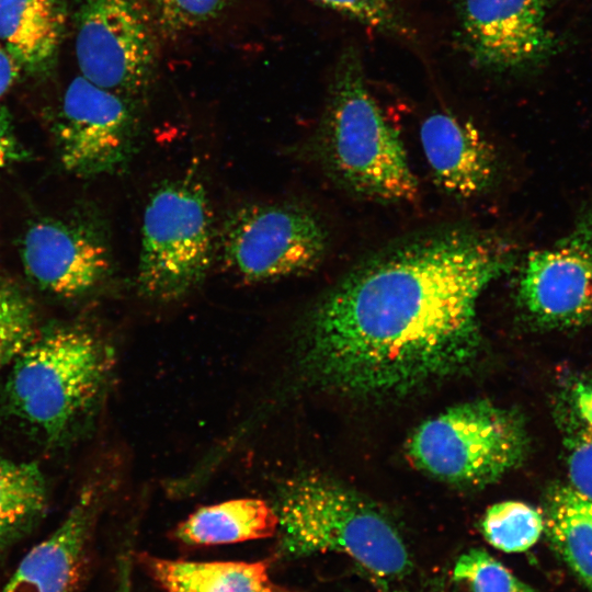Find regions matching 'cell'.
<instances>
[{
	"mask_svg": "<svg viewBox=\"0 0 592 592\" xmlns=\"http://www.w3.org/2000/svg\"><path fill=\"white\" fill-rule=\"evenodd\" d=\"M517 260L508 239L453 229L373 257L320 298L298 365L325 389L396 397L449 377L478 355L477 304Z\"/></svg>",
	"mask_w": 592,
	"mask_h": 592,
	"instance_id": "1",
	"label": "cell"
},
{
	"mask_svg": "<svg viewBox=\"0 0 592 592\" xmlns=\"http://www.w3.org/2000/svg\"><path fill=\"white\" fill-rule=\"evenodd\" d=\"M316 151L326 171L352 193L395 203L419 195L403 145L371 94L354 46L334 67Z\"/></svg>",
	"mask_w": 592,
	"mask_h": 592,
	"instance_id": "2",
	"label": "cell"
},
{
	"mask_svg": "<svg viewBox=\"0 0 592 592\" xmlns=\"http://www.w3.org/2000/svg\"><path fill=\"white\" fill-rule=\"evenodd\" d=\"M272 505L282 556L339 553L382 580L401 579L412 570L395 525L366 499L330 478L291 477L277 489Z\"/></svg>",
	"mask_w": 592,
	"mask_h": 592,
	"instance_id": "3",
	"label": "cell"
},
{
	"mask_svg": "<svg viewBox=\"0 0 592 592\" xmlns=\"http://www.w3.org/2000/svg\"><path fill=\"white\" fill-rule=\"evenodd\" d=\"M113 363L112 348L87 327L39 329L10 365L5 406L46 441L59 442L94 407Z\"/></svg>",
	"mask_w": 592,
	"mask_h": 592,
	"instance_id": "4",
	"label": "cell"
},
{
	"mask_svg": "<svg viewBox=\"0 0 592 592\" xmlns=\"http://www.w3.org/2000/svg\"><path fill=\"white\" fill-rule=\"evenodd\" d=\"M213 254V218L202 182L187 174L161 183L144 209L138 293L164 303L186 296L205 278Z\"/></svg>",
	"mask_w": 592,
	"mask_h": 592,
	"instance_id": "5",
	"label": "cell"
},
{
	"mask_svg": "<svg viewBox=\"0 0 592 592\" xmlns=\"http://www.w3.org/2000/svg\"><path fill=\"white\" fill-rule=\"evenodd\" d=\"M527 448L520 415L487 400L454 406L423 422L407 444L421 470L469 486L500 479L524 460Z\"/></svg>",
	"mask_w": 592,
	"mask_h": 592,
	"instance_id": "6",
	"label": "cell"
},
{
	"mask_svg": "<svg viewBox=\"0 0 592 592\" xmlns=\"http://www.w3.org/2000/svg\"><path fill=\"white\" fill-rule=\"evenodd\" d=\"M328 236L314 213L294 204H250L224 221L220 259L244 283L299 276L321 263Z\"/></svg>",
	"mask_w": 592,
	"mask_h": 592,
	"instance_id": "7",
	"label": "cell"
},
{
	"mask_svg": "<svg viewBox=\"0 0 592 592\" xmlns=\"http://www.w3.org/2000/svg\"><path fill=\"white\" fill-rule=\"evenodd\" d=\"M73 18L81 76L130 101L144 95L158 53L147 0H76Z\"/></svg>",
	"mask_w": 592,
	"mask_h": 592,
	"instance_id": "8",
	"label": "cell"
},
{
	"mask_svg": "<svg viewBox=\"0 0 592 592\" xmlns=\"http://www.w3.org/2000/svg\"><path fill=\"white\" fill-rule=\"evenodd\" d=\"M133 101L81 75L67 87L50 123L62 168L79 178L115 172L136 146L138 122Z\"/></svg>",
	"mask_w": 592,
	"mask_h": 592,
	"instance_id": "9",
	"label": "cell"
},
{
	"mask_svg": "<svg viewBox=\"0 0 592 592\" xmlns=\"http://www.w3.org/2000/svg\"><path fill=\"white\" fill-rule=\"evenodd\" d=\"M517 306L535 326L569 329L592 321V205L571 228L526 257L516 284Z\"/></svg>",
	"mask_w": 592,
	"mask_h": 592,
	"instance_id": "10",
	"label": "cell"
},
{
	"mask_svg": "<svg viewBox=\"0 0 592 592\" xmlns=\"http://www.w3.org/2000/svg\"><path fill=\"white\" fill-rule=\"evenodd\" d=\"M467 54L496 73H517L547 61L558 41L544 0H456Z\"/></svg>",
	"mask_w": 592,
	"mask_h": 592,
	"instance_id": "11",
	"label": "cell"
},
{
	"mask_svg": "<svg viewBox=\"0 0 592 592\" xmlns=\"http://www.w3.org/2000/svg\"><path fill=\"white\" fill-rule=\"evenodd\" d=\"M20 257L26 276L35 286L62 298L88 294L111 270L104 230L91 219L34 221L21 239Z\"/></svg>",
	"mask_w": 592,
	"mask_h": 592,
	"instance_id": "12",
	"label": "cell"
},
{
	"mask_svg": "<svg viewBox=\"0 0 592 592\" xmlns=\"http://www.w3.org/2000/svg\"><path fill=\"white\" fill-rule=\"evenodd\" d=\"M100 503L89 485L59 525L33 546L0 592H75Z\"/></svg>",
	"mask_w": 592,
	"mask_h": 592,
	"instance_id": "13",
	"label": "cell"
},
{
	"mask_svg": "<svg viewBox=\"0 0 592 592\" xmlns=\"http://www.w3.org/2000/svg\"><path fill=\"white\" fill-rule=\"evenodd\" d=\"M420 139L436 183L447 193L470 198L486 192L496 181L497 151L473 123L436 112L423 121Z\"/></svg>",
	"mask_w": 592,
	"mask_h": 592,
	"instance_id": "14",
	"label": "cell"
},
{
	"mask_svg": "<svg viewBox=\"0 0 592 592\" xmlns=\"http://www.w3.org/2000/svg\"><path fill=\"white\" fill-rule=\"evenodd\" d=\"M67 18V0H0V46L22 73L48 76L58 60Z\"/></svg>",
	"mask_w": 592,
	"mask_h": 592,
	"instance_id": "15",
	"label": "cell"
},
{
	"mask_svg": "<svg viewBox=\"0 0 592 592\" xmlns=\"http://www.w3.org/2000/svg\"><path fill=\"white\" fill-rule=\"evenodd\" d=\"M143 561L166 592H286L271 580L264 561H190L150 556Z\"/></svg>",
	"mask_w": 592,
	"mask_h": 592,
	"instance_id": "16",
	"label": "cell"
},
{
	"mask_svg": "<svg viewBox=\"0 0 592 592\" xmlns=\"http://www.w3.org/2000/svg\"><path fill=\"white\" fill-rule=\"evenodd\" d=\"M277 528L272 504L238 498L197 509L178 526L175 537L189 545H221L271 537Z\"/></svg>",
	"mask_w": 592,
	"mask_h": 592,
	"instance_id": "17",
	"label": "cell"
},
{
	"mask_svg": "<svg viewBox=\"0 0 592 592\" xmlns=\"http://www.w3.org/2000/svg\"><path fill=\"white\" fill-rule=\"evenodd\" d=\"M540 512L553 549L592 591V500L570 485H554Z\"/></svg>",
	"mask_w": 592,
	"mask_h": 592,
	"instance_id": "18",
	"label": "cell"
},
{
	"mask_svg": "<svg viewBox=\"0 0 592 592\" xmlns=\"http://www.w3.org/2000/svg\"><path fill=\"white\" fill-rule=\"evenodd\" d=\"M47 504L38 464L0 455V549L27 535L44 517Z\"/></svg>",
	"mask_w": 592,
	"mask_h": 592,
	"instance_id": "19",
	"label": "cell"
},
{
	"mask_svg": "<svg viewBox=\"0 0 592 592\" xmlns=\"http://www.w3.org/2000/svg\"><path fill=\"white\" fill-rule=\"evenodd\" d=\"M557 413L570 486L592 500V383L572 384Z\"/></svg>",
	"mask_w": 592,
	"mask_h": 592,
	"instance_id": "20",
	"label": "cell"
},
{
	"mask_svg": "<svg viewBox=\"0 0 592 592\" xmlns=\"http://www.w3.org/2000/svg\"><path fill=\"white\" fill-rule=\"evenodd\" d=\"M481 530L486 540L504 553L531 548L544 532L540 510L520 501L491 505L485 513Z\"/></svg>",
	"mask_w": 592,
	"mask_h": 592,
	"instance_id": "21",
	"label": "cell"
},
{
	"mask_svg": "<svg viewBox=\"0 0 592 592\" xmlns=\"http://www.w3.org/2000/svg\"><path fill=\"white\" fill-rule=\"evenodd\" d=\"M453 592H536L483 548L458 557L452 572Z\"/></svg>",
	"mask_w": 592,
	"mask_h": 592,
	"instance_id": "22",
	"label": "cell"
},
{
	"mask_svg": "<svg viewBox=\"0 0 592 592\" xmlns=\"http://www.w3.org/2000/svg\"><path fill=\"white\" fill-rule=\"evenodd\" d=\"M38 330L31 300L18 287L0 282V371L11 365Z\"/></svg>",
	"mask_w": 592,
	"mask_h": 592,
	"instance_id": "23",
	"label": "cell"
},
{
	"mask_svg": "<svg viewBox=\"0 0 592 592\" xmlns=\"http://www.w3.org/2000/svg\"><path fill=\"white\" fill-rule=\"evenodd\" d=\"M230 0H147L156 30L177 38L217 19Z\"/></svg>",
	"mask_w": 592,
	"mask_h": 592,
	"instance_id": "24",
	"label": "cell"
},
{
	"mask_svg": "<svg viewBox=\"0 0 592 592\" xmlns=\"http://www.w3.org/2000/svg\"><path fill=\"white\" fill-rule=\"evenodd\" d=\"M385 35L414 39V32L394 0H311Z\"/></svg>",
	"mask_w": 592,
	"mask_h": 592,
	"instance_id": "25",
	"label": "cell"
},
{
	"mask_svg": "<svg viewBox=\"0 0 592 592\" xmlns=\"http://www.w3.org/2000/svg\"><path fill=\"white\" fill-rule=\"evenodd\" d=\"M22 157L12 115L7 106L0 104V170Z\"/></svg>",
	"mask_w": 592,
	"mask_h": 592,
	"instance_id": "26",
	"label": "cell"
},
{
	"mask_svg": "<svg viewBox=\"0 0 592 592\" xmlns=\"http://www.w3.org/2000/svg\"><path fill=\"white\" fill-rule=\"evenodd\" d=\"M21 73L14 59L0 46V99L14 84Z\"/></svg>",
	"mask_w": 592,
	"mask_h": 592,
	"instance_id": "27",
	"label": "cell"
}]
</instances>
